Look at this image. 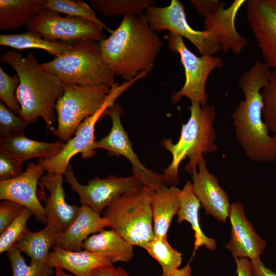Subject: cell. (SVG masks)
<instances>
[{
    "label": "cell",
    "instance_id": "cell-1",
    "mask_svg": "<svg viewBox=\"0 0 276 276\" xmlns=\"http://www.w3.org/2000/svg\"><path fill=\"white\" fill-rule=\"evenodd\" d=\"M271 73L263 61L256 60L242 74L238 83L244 99L231 114L236 140L246 156L258 163L276 160V134H270L263 120L261 94Z\"/></svg>",
    "mask_w": 276,
    "mask_h": 276
},
{
    "label": "cell",
    "instance_id": "cell-2",
    "mask_svg": "<svg viewBox=\"0 0 276 276\" xmlns=\"http://www.w3.org/2000/svg\"><path fill=\"white\" fill-rule=\"evenodd\" d=\"M102 56L115 76L125 81L151 72L163 43L144 13L124 16L118 27L99 42Z\"/></svg>",
    "mask_w": 276,
    "mask_h": 276
},
{
    "label": "cell",
    "instance_id": "cell-3",
    "mask_svg": "<svg viewBox=\"0 0 276 276\" xmlns=\"http://www.w3.org/2000/svg\"><path fill=\"white\" fill-rule=\"evenodd\" d=\"M1 61L11 66L19 78L16 92L20 106L17 115L29 124L41 117L47 127L53 130L56 103L64 91L62 81L43 69L31 52L23 57L14 50L8 51L2 55Z\"/></svg>",
    "mask_w": 276,
    "mask_h": 276
},
{
    "label": "cell",
    "instance_id": "cell-4",
    "mask_svg": "<svg viewBox=\"0 0 276 276\" xmlns=\"http://www.w3.org/2000/svg\"><path fill=\"white\" fill-rule=\"evenodd\" d=\"M188 109L190 116L188 121L182 125L178 141L173 143L171 139H164L161 142L172 156L171 164L162 175V181L167 186H175L179 182V166L187 157L189 161L185 171L193 174L197 171L203 155L213 153L218 149L215 143L217 137L215 107L191 101Z\"/></svg>",
    "mask_w": 276,
    "mask_h": 276
},
{
    "label": "cell",
    "instance_id": "cell-5",
    "mask_svg": "<svg viewBox=\"0 0 276 276\" xmlns=\"http://www.w3.org/2000/svg\"><path fill=\"white\" fill-rule=\"evenodd\" d=\"M71 43L73 49L70 52L42 63L40 66L62 82L109 87L116 83L115 75L102 56L99 42L85 38Z\"/></svg>",
    "mask_w": 276,
    "mask_h": 276
},
{
    "label": "cell",
    "instance_id": "cell-6",
    "mask_svg": "<svg viewBox=\"0 0 276 276\" xmlns=\"http://www.w3.org/2000/svg\"><path fill=\"white\" fill-rule=\"evenodd\" d=\"M151 194L144 186L133 189L104 210L108 227L133 246L143 248L154 237Z\"/></svg>",
    "mask_w": 276,
    "mask_h": 276
},
{
    "label": "cell",
    "instance_id": "cell-7",
    "mask_svg": "<svg viewBox=\"0 0 276 276\" xmlns=\"http://www.w3.org/2000/svg\"><path fill=\"white\" fill-rule=\"evenodd\" d=\"M64 91L57 101V126L52 130L56 136L67 142L78 126L104 104L111 87L85 86L63 82Z\"/></svg>",
    "mask_w": 276,
    "mask_h": 276
},
{
    "label": "cell",
    "instance_id": "cell-8",
    "mask_svg": "<svg viewBox=\"0 0 276 276\" xmlns=\"http://www.w3.org/2000/svg\"><path fill=\"white\" fill-rule=\"evenodd\" d=\"M135 82L134 79L130 81H124L121 84L116 83L103 106L93 115L85 119L77 128L75 135L65 144L63 148L56 155L48 159H39L37 164L47 173L64 174L70 164L71 158L81 153L83 159L89 158L96 153L93 149L95 141L94 135L95 125L103 116L108 108L114 104L116 100Z\"/></svg>",
    "mask_w": 276,
    "mask_h": 276
},
{
    "label": "cell",
    "instance_id": "cell-9",
    "mask_svg": "<svg viewBox=\"0 0 276 276\" xmlns=\"http://www.w3.org/2000/svg\"><path fill=\"white\" fill-rule=\"evenodd\" d=\"M166 38L170 50L179 54L185 74V83L180 90L172 95L171 103L176 104L186 97L201 105L207 104V79L214 70L223 67L222 60L212 55L197 56L186 47L183 38L176 34L170 32Z\"/></svg>",
    "mask_w": 276,
    "mask_h": 276
},
{
    "label": "cell",
    "instance_id": "cell-10",
    "mask_svg": "<svg viewBox=\"0 0 276 276\" xmlns=\"http://www.w3.org/2000/svg\"><path fill=\"white\" fill-rule=\"evenodd\" d=\"M144 14L154 31L168 30L189 40L201 56L212 55L222 51L213 33L193 29L189 24L184 6L179 0H172L166 7L149 6Z\"/></svg>",
    "mask_w": 276,
    "mask_h": 276
},
{
    "label": "cell",
    "instance_id": "cell-11",
    "mask_svg": "<svg viewBox=\"0 0 276 276\" xmlns=\"http://www.w3.org/2000/svg\"><path fill=\"white\" fill-rule=\"evenodd\" d=\"M104 28L90 20L67 15L43 8L27 26L28 31L37 32L49 41L70 43L81 39L88 38L100 42L106 38Z\"/></svg>",
    "mask_w": 276,
    "mask_h": 276
},
{
    "label": "cell",
    "instance_id": "cell-12",
    "mask_svg": "<svg viewBox=\"0 0 276 276\" xmlns=\"http://www.w3.org/2000/svg\"><path fill=\"white\" fill-rule=\"evenodd\" d=\"M63 175L71 190L78 194L81 205L88 206L99 215L132 189L144 187L134 174L126 177L113 175L104 178L96 177L88 179L86 185H82L78 181L71 164Z\"/></svg>",
    "mask_w": 276,
    "mask_h": 276
},
{
    "label": "cell",
    "instance_id": "cell-13",
    "mask_svg": "<svg viewBox=\"0 0 276 276\" xmlns=\"http://www.w3.org/2000/svg\"><path fill=\"white\" fill-rule=\"evenodd\" d=\"M106 113L111 120L110 131L107 135L95 142L93 149H103L106 150L110 155H122L126 158L132 165L133 174L136 175L144 186L150 190H154L164 183L162 175L147 168L134 152L131 143L121 122L123 109L121 104L114 103L108 108Z\"/></svg>",
    "mask_w": 276,
    "mask_h": 276
},
{
    "label": "cell",
    "instance_id": "cell-14",
    "mask_svg": "<svg viewBox=\"0 0 276 276\" xmlns=\"http://www.w3.org/2000/svg\"><path fill=\"white\" fill-rule=\"evenodd\" d=\"M62 174L47 173L40 178V189L47 190L48 195L40 190V198L44 202L47 224L58 234L65 231L75 220L80 206L71 205L65 201Z\"/></svg>",
    "mask_w": 276,
    "mask_h": 276
},
{
    "label": "cell",
    "instance_id": "cell-15",
    "mask_svg": "<svg viewBox=\"0 0 276 276\" xmlns=\"http://www.w3.org/2000/svg\"><path fill=\"white\" fill-rule=\"evenodd\" d=\"M44 170L39 164L31 162L20 176L0 181V199L18 203L32 212L36 221L47 224L44 208L37 195V187Z\"/></svg>",
    "mask_w": 276,
    "mask_h": 276
},
{
    "label": "cell",
    "instance_id": "cell-16",
    "mask_svg": "<svg viewBox=\"0 0 276 276\" xmlns=\"http://www.w3.org/2000/svg\"><path fill=\"white\" fill-rule=\"evenodd\" d=\"M246 4V19L263 62L276 70V13L266 0H249Z\"/></svg>",
    "mask_w": 276,
    "mask_h": 276
},
{
    "label": "cell",
    "instance_id": "cell-17",
    "mask_svg": "<svg viewBox=\"0 0 276 276\" xmlns=\"http://www.w3.org/2000/svg\"><path fill=\"white\" fill-rule=\"evenodd\" d=\"M228 218L232 226L231 238L225 244V248L234 258H247L250 261L260 259L266 242L257 233L247 219L240 202L231 205Z\"/></svg>",
    "mask_w": 276,
    "mask_h": 276
},
{
    "label": "cell",
    "instance_id": "cell-18",
    "mask_svg": "<svg viewBox=\"0 0 276 276\" xmlns=\"http://www.w3.org/2000/svg\"><path fill=\"white\" fill-rule=\"evenodd\" d=\"M198 169L192 174L195 195L207 214L219 222H225L231 205L227 193L220 187L217 178L208 169L204 156L200 159Z\"/></svg>",
    "mask_w": 276,
    "mask_h": 276
},
{
    "label": "cell",
    "instance_id": "cell-19",
    "mask_svg": "<svg viewBox=\"0 0 276 276\" xmlns=\"http://www.w3.org/2000/svg\"><path fill=\"white\" fill-rule=\"evenodd\" d=\"M246 1L235 0L228 8H221L204 18V30L214 34L225 53L232 51L238 55L248 45L247 38L240 35L235 27L237 15Z\"/></svg>",
    "mask_w": 276,
    "mask_h": 276
},
{
    "label": "cell",
    "instance_id": "cell-20",
    "mask_svg": "<svg viewBox=\"0 0 276 276\" xmlns=\"http://www.w3.org/2000/svg\"><path fill=\"white\" fill-rule=\"evenodd\" d=\"M108 227L106 218L94 212L89 207L81 205L75 220L63 232L59 234L53 247L72 251L83 250L84 241L90 234Z\"/></svg>",
    "mask_w": 276,
    "mask_h": 276
},
{
    "label": "cell",
    "instance_id": "cell-21",
    "mask_svg": "<svg viewBox=\"0 0 276 276\" xmlns=\"http://www.w3.org/2000/svg\"><path fill=\"white\" fill-rule=\"evenodd\" d=\"M47 261L51 268L66 270L75 276H93L97 268L113 264L104 256L83 249L72 251L53 247Z\"/></svg>",
    "mask_w": 276,
    "mask_h": 276
},
{
    "label": "cell",
    "instance_id": "cell-22",
    "mask_svg": "<svg viewBox=\"0 0 276 276\" xmlns=\"http://www.w3.org/2000/svg\"><path fill=\"white\" fill-rule=\"evenodd\" d=\"M180 191L175 186L168 187L164 183L151 191L154 237L167 238L173 218L179 209Z\"/></svg>",
    "mask_w": 276,
    "mask_h": 276
},
{
    "label": "cell",
    "instance_id": "cell-23",
    "mask_svg": "<svg viewBox=\"0 0 276 276\" xmlns=\"http://www.w3.org/2000/svg\"><path fill=\"white\" fill-rule=\"evenodd\" d=\"M65 142L59 140L47 143L30 139L24 134L1 137L0 151L5 152L19 163L33 158L48 159L57 154L63 148Z\"/></svg>",
    "mask_w": 276,
    "mask_h": 276
},
{
    "label": "cell",
    "instance_id": "cell-24",
    "mask_svg": "<svg viewBox=\"0 0 276 276\" xmlns=\"http://www.w3.org/2000/svg\"><path fill=\"white\" fill-rule=\"evenodd\" d=\"M83 249L101 255L112 263L129 262L134 255L133 245L112 228L89 236L84 241Z\"/></svg>",
    "mask_w": 276,
    "mask_h": 276
},
{
    "label": "cell",
    "instance_id": "cell-25",
    "mask_svg": "<svg viewBox=\"0 0 276 276\" xmlns=\"http://www.w3.org/2000/svg\"><path fill=\"white\" fill-rule=\"evenodd\" d=\"M201 203L195 195L192 183L188 181L180 193V206L177 214V222L180 224L186 221L190 223L195 234L194 251L199 247L204 245L211 250H215L216 242L207 237L202 231L199 220V210Z\"/></svg>",
    "mask_w": 276,
    "mask_h": 276
},
{
    "label": "cell",
    "instance_id": "cell-26",
    "mask_svg": "<svg viewBox=\"0 0 276 276\" xmlns=\"http://www.w3.org/2000/svg\"><path fill=\"white\" fill-rule=\"evenodd\" d=\"M44 0H1L0 30H15L27 26Z\"/></svg>",
    "mask_w": 276,
    "mask_h": 276
},
{
    "label": "cell",
    "instance_id": "cell-27",
    "mask_svg": "<svg viewBox=\"0 0 276 276\" xmlns=\"http://www.w3.org/2000/svg\"><path fill=\"white\" fill-rule=\"evenodd\" d=\"M0 44L17 50L41 49L55 57L68 53L73 49L71 42L49 41L40 33L28 30L20 34L1 35Z\"/></svg>",
    "mask_w": 276,
    "mask_h": 276
},
{
    "label": "cell",
    "instance_id": "cell-28",
    "mask_svg": "<svg viewBox=\"0 0 276 276\" xmlns=\"http://www.w3.org/2000/svg\"><path fill=\"white\" fill-rule=\"evenodd\" d=\"M59 234L52 227L46 225L40 231H30L28 228L17 242L16 246L30 259V265H45L50 254Z\"/></svg>",
    "mask_w": 276,
    "mask_h": 276
},
{
    "label": "cell",
    "instance_id": "cell-29",
    "mask_svg": "<svg viewBox=\"0 0 276 276\" xmlns=\"http://www.w3.org/2000/svg\"><path fill=\"white\" fill-rule=\"evenodd\" d=\"M143 248L159 263L162 268V276L191 275L189 263L183 268H179L182 262V254L171 246L167 238L154 237Z\"/></svg>",
    "mask_w": 276,
    "mask_h": 276
},
{
    "label": "cell",
    "instance_id": "cell-30",
    "mask_svg": "<svg viewBox=\"0 0 276 276\" xmlns=\"http://www.w3.org/2000/svg\"><path fill=\"white\" fill-rule=\"evenodd\" d=\"M93 10L105 16H140L155 2L154 0H91Z\"/></svg>",
    "mask_w": 276,
    "mask_h": 276
},
{
    "label": "cell",
    "instance_id": "cell-31",
    "mask_svg": "<svg viewBox=\"0 0 276 276\" xmlns=\"http://www.w3.org/2000/svg\"><path fill=\"white\" fill-rule=\"evenodd\" d=\"M43 8L85 19L100 25L110 33L113 31L98 18L93 9L81 0H44Z\"/></svg>",
    "mask_w": 276,
    "mask_h": 276
},
{
    "label": "cell",
    "instance_id": "cell-32",
    "mask_svg": "<svg viewBox=\"0 0 276 276\" xmlns=\"http://www.w3.org/2000/svg\"><path fill=\"white\" fill-rule=\"evenodd\" d=\"M33 216L29 209L25 208L19 216L15 219L0 234V253L8 252L16 246L28 227L27 222Z\"/></svg>",
    "mask_w": 276,
    "mask_h": 276
},
{
    "label": "cell",
    "instance_id": "cell-33",
    "mask_svg": "<svg viewBox=\"0 0 276 276\" xmlns=\"http://www.w3.org/2000/svg\"><path fill=\"white\" fill-rule=\"evenodd\" d=\"M7 258L12 270V276H52L53 268L45 265H28L21 255V251L16 247L7 252Z\"/></svg>",
    "mask_w": 276,
    "mask_h": 276
},
{
    "label": "cell",
    "instance_id": "cell-34",
    "mask_svg": "<svg viewBox=\"0 0 276 276\" xmlns=\"http://www.w3.org/2000/svg\"><path fill=\"white\" fill-rule=\"evenodd\" d=\"M263 120L270 132L276 134V70L271 71L268 81L262 88Z\"/></svg>",
    "mask_w": 276,
    "mask_h": 276
},
{
    "label": "cell",
    "instance_id": "cell-35",
    "mask_svg": "<svg viewBox=\"0 0 276 276\" xmlns=\"http://www.w3.org/2000/svg\"><path fill=\"white\" fill-rule=\"evenodd\" d=\"M29 124L27 121L10 110L1 100V137L16 136L24 134V131Z\"/></svg>",
    "mask_w": 276,
    "mask_h": 276
},
{
    "label": "cell",
    "instance_id": "cell-36",
    "mask_svg": "<svg viewBox=\"0 0 276 276\" xmlns=\"http://www.w3.org/2000/svg\"><path fill=\"white\" fill-rule=\"evenodd\" d=\"M19 84V78L17 74L10 76L0 67V98L6 106L16 114L20 109L16 96Z\"/></svg>",
    "mask_w": 276,
    "mask_h": 276
},
{
    "label": "cell",
    "instance_id": "cell-37",
    "mask_svg": "<svg viewBox=\"0 0 276 276\" xmlns=\"http://www.w3.org/2000/svg\"><path fill=\"white\" fill-rule=\"evenodd\" d=\"M24 171L21 164L8 153L0 151V181L15 178Z\"/></svg>",
    "mask_w": 276,
    "mask_h": 276
},
{
    "label": "cell",
    "instance_id": "cell-38",
    "mask_svg": "<svg viewBox=\"0 0 276 276\" xmlns=\"http://www.w3.org/2000/svg\"><path fill=\"white\" fill-rule=\"evenodd\" d=\"M21 204L10 200H2L0 202V234L22 211Z\"/></svg>",
    "mask_w": 276,
    "mask_h": 276
},
{
    "label": "cell",
    "instance_id": "cell-39",
    "mask_svg": "<svg viewBox=\"0 0 276 276\" xmlns=\"http://www.w3.org/2000/svg\"><path fill=\"white\" fill-rule=\"evenodd\" d=\"M190 3L198 14L204 18L214 14L225 6V4L219 0H191Z\"/></svg>",
    "mask_w": 276,
    "mask_h": 276
},
{
    "label": "cell",
    "instance_id": "cell-40",
    "mask_svg": "<svg viewBox=\"0 0 276 276\" xmlns=\"http://www.w3.org/2000/svg\"><path fill=\"white\" fill-rule=\"evenodd\" d=\"M93 276H129L121 267H116L113 264L104 266L96 269Z\"/></svg>",
    "mask_w": 276,
    "mask_h": 276
},
{
    "label": "cell",
    "instance_id": "cell-41",
    "mask_svg": "<svg viewBox=\"0 0 276 276\" xmlns=\"http://www.w3.org/2000/svg\"><path fill=\"white\" fill-rule=\"evenodd\" d=\"M238 276H253L251 261L247 258H234Z\"/></svg>",
    "mask_w": 276,
    "mask_h": 276
},
{
    "label": "cell",
    "instance_id": "cell-42",
    "mask_svg": "<svg viewBox=\"0 0 276 276\" xmlns=\"http://www.w3.org/2000/svg\"><path fill=\"white\" fill-rule=\"evenodd\" d=\"M253 276H276V273L265 267L260 259L251 261Z\"/></svg>",
    "mask_w": 276,
    "mask_h": 276
},
{
    "label": "cell",
    "instance_id": "cell-43",
    "mask_svg": "<svg viewBox=\"0 0 276 276\" xmlns=\"http://www.w3.org/2000/svg\"><path fill=\"white\" fill-rule=\"evenodd\" d=\"M55 276H73L71 274L66 273L63 269L56 267L55 268Z\"/></svg>",
    "mask_w": 276,
    "mask_h": 276
},
{
    "label": "cell",
    "instance_id": "cell-44",
    "mask_svg": "<svg viewBox=\"0 0 276 276\" xmlns=\"http://www.w3.org/2000/svg\"><path fill=\"white\" fill-rule=\"evenodd\" d=\"M267 2L276 13V0H266Z\"/></svg>",
    "mask_w": 276,
    "mask_h": 276
}]
</instances>
